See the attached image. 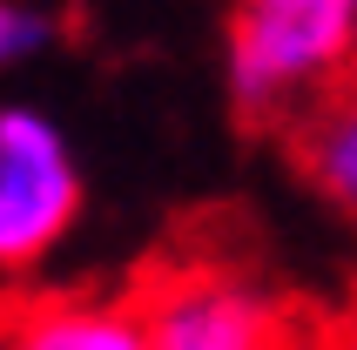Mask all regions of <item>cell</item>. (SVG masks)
<instances>
[{
	"label": "cell",
	"instance_id": "52a82bcc",
	"mask_svg": "<svg viewBox=\"0 0 357 350\" xmlns=\"http://www.w3.org/2000/svg\"><path fill=\"white\" fill-rule=\"evenodd\" d=\"M317 350H357V330H344V337H331V344H317Z\"/></svg>",
	"mask_w": 357,
	"mask_h": 350
},
{
	"label": "cell",
	"instance_id": "7a4b0ae2",
	"mask_svg": "<svg viewBox=\"0 0 357 350\" xmlns=\"http://www.w3.org/2000/svg\"><path fill=\"white\" fill-rule=\"evenodd\" d=\"M75 149L40 108H0V270H34L81 215Z\"/></svg>",
	"mask_w": 357,
	"mask_h": 350
},
{
	"label": "cell",
	"instance_id": "5b68a950",
	"mask_svg": "<svg viewBox=\"0 0 357 350\" xmlns=\"http://www.w3.org/2000/svg\"><path fill=\"white\" fill-rule=\"evenodd\" d=\"M297 169L310 175V189L337 215L357 222V68L331 81L310 108L297 115Z\"/></svg>",
	"mask_w": 357,
	"mask_h": 350
},
{
	"label": "cell",
	"instance_id": "6da1fadb",
	"mask_svg": "<svg viewBox=\"0 0 357 350\" xmlns=\"http://www.w3.org/2000/svg\"><path fill=\"white\" fill-rule=\"evenodd\" d=\"M357 68V0H236L229 95L243 121H290Z\"/></svg>",
	"mask_w": 357,
	"mask_h": 350
},
{
	"label": "cell",
	"instance_id": "3957f363",
	"mask_svg": "<svg viewBox=\"0 0 357 350\" xmlns=\"http://www.w3.org/2000/svg\"><path fill=\"white\" fill-rule=\"evenodd\" d=\"M149 350H303L277 296L229 270H176L135 296Z\"/></svg>",
	"mask_w": 357,
	"mask_h": 350
},
{
	"label": "cell",
	"instance_id": "8992f818",
	"mask_svg": "<svg viewBox=\"0 0 357 350\" xmlns=\"http://www.w3.org/2000/svg\"><path fill=\"white\" fill-rule=\"evenodd\" d=\"M61 40V20L34 0H0V68H20V61L47 54Z\"/></svg>",
	"mask_w": 357,
	"mask_h": 350
},
{
	"label": "cell",
	"instance_id": "277c9868",
	"mask_svg": "<svg viewBox=\"0 0 357 350\" xmlns=\"http://www.w3.org/2000/svg\"><path fill=\"white\" fill-rule=\"evenodd\" d=\"M0 350H149L135 296H34L0 310Z\"/></svg>",
	"mask_w": 357,
	"mask_h": 350
}]
</instances>
